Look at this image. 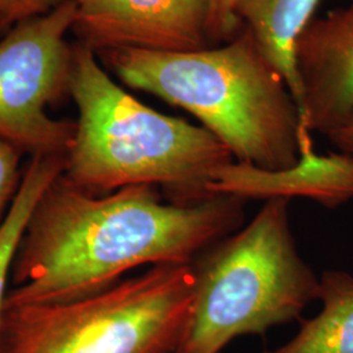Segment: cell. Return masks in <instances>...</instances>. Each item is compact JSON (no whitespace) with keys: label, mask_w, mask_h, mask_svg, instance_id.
<instances>
[{"label":"cell","mask_w":353,"mask_h":353,"mask_svg":"<svg viewBox=\"0 0 353 353\" xmlns=\"http://www.w3.org/2000/svg\"><path fill=\"white\" fill-rule=\"evenodd\" d=\"M325 137L338 148V152L348 154L353 159V113L341 126L334 128Z\"/></svg>","instance_id":"obj_16"},{"label":"cell","mask_w":353,"mask_h":353,"mask_svg":"<svg viewBox=\"0 0 353 353\" xmlns=\"http://www.w3.org/2000/svg\"><path fill=\"white\" fill-rule=\"evenodd\" d=\"M23 154L24 152L13 144L0 139V230L21 183L24 173L20 166Z\"/></svg>","instance_id":"obj_13"},{"label":"cell","mask_w":353,"mask_h":353,"mask_svg":"<svg viewBox=\"0 0 353 353\" xmlns=\"http://www.w3.org/2000/svg\"><path fill=\"white\" fill-rule=\"evenodd\" d=\"M323 0H240L236 16L241 28L256 39L279 70L297 103L299 80L294 48L303 29L316 17Z\"/></svg>","instance_id":"obj_10"},{"label":"cell","mask_w":353,"mask_h":353,"mask_svg":"<svg viewBox=\"0 0 353 353\" xmlns=\"http://www.w3.org/2000/svg\"><path fill=\"white\" fill-rule=\"evenodd\" d=\"M210 192L245 202L307 198L335 208L353 198V159L341 152L318 154L312 140L303 141L297 164L281 170H265L233 161L217 174Z\"/></svg>","instance_id":"obj_9"},{"label":"cell","mask_w":353,"mask_h":353,"mask_svg":"<svg viewBox=\"0 0 353 353\" xmlns=\"http://www.w3.org/2000/svg\"><path fill=\"white\" fill-rule=\"evenodd\" d=\"M192 301L191 265H152L81 299L6 305L0 353H176Z\"/></svg>","instance_id":"obj_5"},{"label":"cell","mask_w":353,"mask_h":353,"mask_svg":"<svg viewBox=\"0 0 353 353\" xmlns=\"http://www.w3.org/2000/svg\"><path fill=\"white\" fill-rule=\"evenodd\" d=\"M294 61L303 132L327 135L353 113V1L306 26Z\"/></svg>","instance_id":"obj_8"},{"label":"cell","mask_w":353,"mask_h":353,"mask_svg":"<svg viewBox=\"0 0 353 353\" xmlns=\"http://www.w3.org/2000/svg\"><path fill=\"white\" fill-rule=\"evenodd\" d=\"M64 0H0V21L7 26L46 14Z\"/></svg>","instance_id":"obj_15"},{"label":"cell","mask_w":353,"mask_h":353,"mask_svg":"<svg viewBox=\"0 0 353 353\" xmlns=\"http://www.w3.org/2000/svg\"><path fill=\"white\" fill-rule=\"evenodd\" d=\"M76 1L19 23L0 39V139L34 154H65L76 123L48 108L68 93Z\"/></svg>","instance_id":"obj_6"},{"label":"cell","mask_w":353,"mask_h":353,"mask_svg":"<svg viewBox=\"0 0 353 353\" xmlns=\"http://www.w3.org/2000/svg\"><path fill=\"white\" fill-rule=\"evenodd\" d=\"M240 0H211L210 37L212 45L217 46L236 37L241 30L236 8Z\"/></svg>","instance_id":"obj_14"},{"label":"cell","mask_w":353,"mask_h":353,"mask_svg":"<svg viewBox=\"0 0 353 353\" xmlns=\"http://www.w3.org/2000/svg\"><path fill=\"white\" fill-rule=\"evenodd\" d=\"M318 316L303 321L299 334L275 351L265 353H353V276L325 271L319 278Z\"/></svg>","instance_id":"obj_11"},{"label":"cell","mask_w":353,"mask_h":353,"mask_svg":"<svg viewBox=\"0 0 353 353\" xmlns=\"http://www.w3.org/2000/svg\"><path fill=\"white\" fill-rule=\"evenodd\" d=\"M6 28H7V26H4V24L0 21V30H3V29H6Z\"/></svg>","instance_id":"obj_17"},{"label":"cell","mask_w":353,"mask_h":353,"mask_svg":"<svg viewBox=\"0 0 353 353\" xmlns=\"http://www.w3.org/2000/svg\"><path fill=\"white\" fill-rule=\"evenodd\" d=\"M130 88L195 117L236 161L265 170L297 164L303 134L288 84L252 33L189 52L113 49L96 54Z\"/></svg>","instance_id":"obj_2"},{"label":"cell","mask_w":353,"mask_h":353,"mask_svg":"<svg viewBox=\"0 0 353 353\" xmlns=\"http://www.w3.org/2000/svg\"><path fill=\"white\" fill-rule=\"evenodd\" d=\"M64 154H34L26 165L12 207L0 230V328L10 290L13 261L28 221L45 191L63 174Z\"/></svg>","instance_id":"obj_12"},{"label":"cell","mask_w":353,"mask_h":353,"mask_svg":"<svg viewBox=\"0 0 353 353\" xmlns=\"http://www.w3.org/2000/svg\"><path fill=\"white\" fill-rule=\"evenodd\" d=\"M68 93L77 109L63 176L94 195L150 185L169 202L214 198L210 185L234 157L202 126L159 113L127 93L87 46L74 42Z\"/></svg>","instance_id":"obj_3"},{"label":"cell","mask_w":353,"mask_h":353,"mask_svg":"<svg viewBox=\"0 0 353 353\" xmlns=\"http://www.w3.org/2000/svg\"><path fill=\"white\" fill-rule=\"evenodd\" d=\"M76 42L113 49L189 52L212 48L211 0H75Z\"/></svg>","instance_id":"obj_7"},{"label":"cell","mask_w":353,"mask_h":353,"mask_svg":"<svg viewBox=\"0 0 353 353\" xmlns=\"http://www.w3.org/2000/svg\"><path fill=\"white\" fill-rule=\"evenodd\" d=\"M290 202L265 201L246 227L192 261L194 301L176 353H219L299 318L316 300L319 279L297 250Z\"/></svg>","instance_id":"obj_4"},{"label":"cell","mask_w":353,"mask_h":353,"mask_svg":"<svg viewBox=\"0 0 353 353\" xmlns=\"http://www.w3.org/2000/svg\"><path fill=\"white\" fill-rule=\"evenodd\" d=\"M243 208L245 201L228 195L164 202L150 185L94 195L62 174L28 221L6 305L65 303L106 290L140 265H191L240 229Z\"/></svg>","instance_id":"obj_1"}]
</instances>
